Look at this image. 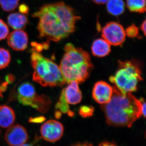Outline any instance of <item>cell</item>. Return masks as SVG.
Returning a JSON list of instances; mask_svg holds the SVG:
<instances>
[{
    "instance_id": "cell-1",
    "label": "cell",
    "mask_w": 146,
    "mask_h": 146,
    "mask_svg": "<svg viewBox=\"0 0 146 146\" xmlns=\"http://www.w3.org/2000/svg\"><path fill=\"white\" fill-rule=\"evenodd\" d=\"M38 18L39 37L58 42L76 30V22L81 19L72 7L63 2L44 5L33 13Z\"/></svg>"
},
{
    "instance_id": "cell-2",
    "label": "cell",
    "mask_w": 146,
    "mask_h": 146,
    "mask_svg": "<svg viewBox=\"0 0 146 146\" xmlns=\"http://www.w3.org/2000/svg\"><path fill=\"white\" fill-rule=\"evenodd\" d=\"M108 125L130 127L142 116V104L131 93L124 94L113 87L111 100L102 105Z\"/></svg>"
},
{
    "instance_id": "cell-3",
    "label": "cell",
    "mask_w": 146,
    "mask_h": 146,
    "mask_svg": "<svg viewBox=\"0 0 146 146\" xmlns=\"http://www.w3.org/2000/svg\"><path fill=\"white\" fill-rule=\"evenodd\" d=\"M64 50L59 67L65 82L85 81L94 68L89 53L71 43L65 45Z\"/></svg>"
},
{
    "instance_id": "cell-4",
    "label": "cell",
    "mask_w": 146,
    "mask_h": 146,
    "mask_svg": "<svg viewBox=\"0 0 146 146\" xmlns=\"http://www.w3.org/2000/svg\"><path fill=\"white\" fill-rule=\"evenodd\" d=\"M31 63L34 70L33 81L44 87L62 86L65 82L60 67L32 48Z\"/></svg>"
},
{
    "instance_id": "cell-5",
    "label": "cell",
    "mask_w": 146,
    "mask_h": 146,
    "mask_svg": "<svg viewBox=\"0 0 146 146\" xmlns=\"http://www.w3.org/2000/svg\"><path fill=\"white\" fill-rule=\"evenodd\" d=\"M109 80L121 93L131 94L137 90L139 82L143 80L141 66L134 60L119 61L118 70Z\"/></svg>"
},
{
    "instance_id": "cell-6",
    "label": "cell",
    "mask_w": 146,
    "mask_h": 146,
    "mask_svg": "<svg viewBox=\"0 0 146 146\" xmlns=\"http://www.w3.org/2000/svg\"><path fill=\"white\" fill-rule=\"evenodd\" d=\"M103 39L110 45L121 46L125 41V30L121 24L115 22H110L102 29Z\"/></svg>"
},
{
    "instance_id": "cell-7",
    "label": "cell",
    "mask_w": 146,
    "mask_h": 146,
    "mask_svg": "<svg viewBox=\"0 0 146 146\" xmlns=\"http://www.w3.org/2000/svg\"><path fill=\"white\" fill-rule=\"evenodd\" d=\"M40 133L45 141L54 143L60 140L64 133V127L60 122L49 120L41 126Z\"/></svg>"
},
{
    "instance_id": "cell-8",
    "label": "cell",
    "mask_w": 146,
    "mask_h": 146,
    "mask_svg": "<svg viewBox=\"0 0 146 146\" xmlns=\"http://www.w3.org/2000/svg\"><path fill=\"white\" fill-rule=\"evenodd\" d=\"M29 136L26 129L17 124L11 126L6 132L5 139L10 146H20L28 140Z\"/></svg>"
},
{
    "instance_id": "cell-9",
    "label": "cell",
    "mask_w": 146,
    "mask_h": 146,
    "mask_svg": "<svg viewBox=\"0 0 146 146\" xmlns=\"http://www.w3.org/2000/svg\"><path fill=\"white\" fill-rule=\"evenodd\" d=\"M113 93V87L104 81L95 84L92 92L94 100L98 103L104 105L110 100Z\"/></svg>"
},
{
    "instance_id": "cell-10",
    "label": "cell",
    "mask_w": 146,
    "mask_h": 146,
    "mask_svg": "<svg viewBox=\"0 0 146 146\" xmlns=\"http://www.w3.org/2000/svg\"><path fill=\"white\" fill-rule=\"evenodd\" d=\"M29 38L27 33L22 30H16L11 33L7 37V44L12 49L23 51L27 48Z\"/></svg>"
},
{
    "instance_id": "cell-11",
    "label": "cell",
    "mask_w": 146,
    "mask_h": 146,
    "mask_svg": "<svg viewBox=\"0 0 146 146\" xmlns=\"http://www.w3.org/2000/svg\"><path fill=\"white\" fill-rule=\"evenodd\" d=\"M78 83L76 81L71 82L62 91L65 101L68 104H77L81 101L82 94L79 87Z\"/></svg>"
},
{
    "instance_id": "cell-12",
    "label": "cell",
    "mask_w": 146,
    "mask_h": 146,
    "mask_svg": "<svg viewBox=\"0 0 146 146\" xmlns=\"http://www.w3.org/2000/svg\"><path fill=\"white\" fill-rule=\"evenodd\" d=\"M37 95L34 86L31 83H22L18 89V99L22 104L28 106Z\"/></svg>"
},
{
    "instance_id": "cell-13",
    "label": "cell",
    "mask_w": 146,
    "mask_h": 146,
    "mask_svg": "<svg viewBox=\"0 0 146 146\" xmlns=\"http://www.w3.org/2000/svg\"><path fill=\"white\" fill-rule=\"evenodd\" d=\"M111 51V46L104 39L99 38L94 40L91 46V52L95 56L104 57Z\"/></svg>"
},
{
    "instance_id": "cell-14",
    "label": "cell",
    "mask_w": 146,
    "mask_h": 146,
    "mask_svg": "<svg viewBox=\"0 0 146 146\" xmlns=\"http://www.w3.org/2000/svg\"><path fill=\"white\" fill-rule=\"evenodd\" d=\"M16 119L15 112L7 105L0 106V126L8 128L12 126Z\"/></svg>"
},
{
    "instance_id": "cell-15",
    "label": "cell",
    "mask_w": 146,
    "mask_h": 146,
    "mask_svg": "<svg viewBox=\"0 0 146 146\" xmlns=\"http://www.w3.org/2000/svg\"><path fill=\"white\" fill-rule=\"evenodd\" d=\"M7 19L8 25L15 30L23 29L29 23L26 16L21 13H10Z\"/></svg>"
},
{
    "instance_id": "cell-16",
    "label": "cell",
    "mask_w": 146,
    "mask_h": 146,
    "mask_svg": "<svg viewBox=\"0 0 146 146\" xmlns=\"http://www.w3.org/2000/svg\"><path fill=\"white\" fill-rule=\"evenodd\" d=\"M106 8L110 14L118 16L123 13L125 10V5L123 0H108Z\"/></svg>"
},
{
    "instance_id": "cell-17",
    "label": "cell",
    "mask_w": 146,
    "mask_h": 146,
    "mask_svg": "<svg viewBox=\"0 0 146 146\" xmlns=\"http://www.w3.org/2000/svg\"><path fill=\"white\" fill-rule=\"evenodd\" d=\"M128 9L131 12L144 13L146 11V0H126Z\"/></svg>"
},
{
    "instance_id": "cell-18",
    "label": "cell",
    "mask_w": 146,
    "mask_h": 146,
    "mask_svg": "<svg viewBox=\"0 0 146 146\" xmlns=\"http://www.w3.org/2000/svg\"><path fill=\"white\" fill-rule=\"evenodd\" d=\"M20 0H0V6L3 10L11 12L18 7Z\"/></svg>"
},
{
    "instance_id": "cell-19",
    "label": "cell",
    "mask_w": 146,
    "mask_h": 146,
    "mask_svg": "<svg viewBox=\"0 0 146 146\" xmlns=\"http://www.w3.org/2000/svg\"><path fill=\"white\" fill-rule=\"evenodd\" d=\"M11 59L10 54L8 50L0 48V70L7 67L10 63Z\"/></svg>"
},
{
    "instance_id": "cell-20",
    "label": "cell",
    "mask_w": 146,
    "mask_h": 146,
    "mask_svg": "<svg viewBox=\"0 0 146 146\" xmlns=\"http://www.w3.org/2000/svg\"><path fill=\"white\" fill-rule=\"evenodd\" d=\"M56 107L58 109L60 110L63 113H68L69 114V112H70L68 104L65 101L63 91L60 97V101L56 104Z\"/></svg>"
},
{
    "instance_id": "cell-21",
    "label": "cell",
    "mask_w": 146,
    "mask_h": 146,
    "mask_svg": "<svg viewBox=\"0 0 146 146\" xmlns=\"http://www.w3.org/2000/svg\"><path fill=\"white\" fill-rule=\"evenodd\" d=\"M9 33V29L4 21L0 18V41L5 39Z\"/></svg>"
},
{
    "instance_id": "cell-22",
    "label": "cell",
    "mask_w": 146,
    "mask_h": 146,
    "mask_svg": "<svg viewBox=\"0 0 146 146\" xmlns=\"http://www.w3.org/2000/svg\"><path fill=\"white\" fill-rule=\"evenodd\" d=\"M94 109L93 107L90 106H82L79 110L80 115L83 117H91L93 115Z\"/></svg>"
},
{
    "instance_id": "cell-23",
    "label": "cell",
    "mask_w": 146,
    "mask_h": 146,
    "mask_svg": "<svg viewBox=\"0 0 146 146\" xmlns=\"http://www.w3.org/2000/svg\"><path fill=\"white\" fill-rule=\"evenodd\" d=\"M126 35H127L128 37H137L139 33L138 29L134 24H132L125 31Z\"/></svg>"
},
{
    "instance_id": "cell-24",
    "label": "cell",
    "mask_w": 146,
    "mask_h": 146,
    "mask_svg": "<svg viewBox=\"0 0 146 146\" xmlns=\"http://www.w3.org/2000/svg\"><path fill=\"white\" fill-rule=\"evenodd\" d=\"M19 11L20 13L22 14H27L29 11V8L26 4L23 3L19 6Z\"/></svg>"
},
{
    "instance_id": "cell-25",
    "label": "cell",
    "mask_w": 146,
    "mask_h": 146,
    "mask_svg": "<svg viewBox=\"0 0 146 146\" xmlns=\"http://www.w3.org/2000/svg\"><path fill=\"white\" fill-rule=\"evenodd\" d=\"M142 104V116H143L144 117H146V103L145 102V100L143 98H141L140 100Z\"/></svg>"
},
{
    "instance_id": "cell-26",
    "label": "cell",
    "mask_w": 146,
    "mask_h": 146,
    "mask_svg": "<svg viewBox=\"0 0 146 146\" xmlns=\"http://www.w3.org/2000/svg\"><path fill=\"white\" fill-rule=\"evenodd\" d=\"M98 146H118L116 144L111 142H108V141H104L101 143Z\"/></svg>"
},
{
    "instance_id": "cell-27",
    "label": "cell",
    "mask_w": 146,
    "mask_h": 146,
    "mask_svg": "<svg viewBox=\"0 0 146 146\" xmlns=\"http://www.w3.org/2000/svg\"><path fill=\"white\" fill-rule=\"evenodd\" d=\"M72 146H93V145L92 144L88 143H78L74 144Z\"/></svg>"
},
{
    "instance_id": "cell-28",
    "label": "cell",
    "mask_w": 146,
    "mask_h": 146,
    "mask_svg": "<svg viewBox=\"0 0 146 146\" xmlns=\"http://www.w3.org/2000/svg\"><path fill=\"white\" fill-rule=\"evenodd\" d=\"M146 20L145 19L143 23H142L141 27V30L145 36H146Z\"/></svg>"
},
{
    "instance_id": "cell-29",
    "label": "cell",
    "mask_w": 146,
    "mask_h": 146,
    "mask_svg": "<svg viewBox=\"0 0 146 146\" xmlns=\"http://www.w3.org/2000/svg\"><path fill=\"white\" fill-rule=\"evenodd\" d=\"M92 1L98 4H104L107 3L108 0H92Z\"/></svg>"
},
{
    "instance_id": "cell-30",
    "label": "cell",
    "mask_w": 146,
    "mask_h": 146,
    "mask_svg": "<svg viewBox=\"0 0 146 146\" xmlns=\"http://www.w3.org/2000/svg\"><path fill=\"white\" fill-rule=\"evenodd\" d=\"M14 78L13 77V76L11 75H9L7 76L6 78V80L7 82L8 83H11L13 81Z\"/></svg>"
},
{
    "instance_id": "cell-31",
    "label": "cell",
    "mask_w": 146,
    "mask_h": 146,
    "mask_svg": "<svg viewBox=\"0 0 146 146\" xmlns=\"http://www.w3.org/2000/svg\"><path fill=\"white\" fill-rule=\"evenodd\" d=\"M20 146H32V145L30 144H23V145H22Z\"/></svg>"
},
{
    "instance_id": "cell-32",
    "label": "cell",
    "mask_w": 146,
    "mask_h": 146,
    "mask_svg": "<svg viewBox=\"0 0 146 146\" xmlns=\"http://www.w3.org/2000/svg\"><path fill=\"white\" fill-rule=\"evenodd\" d=\"M0 134H1V131H0Z\"/></svg>"
}]
</instances>
